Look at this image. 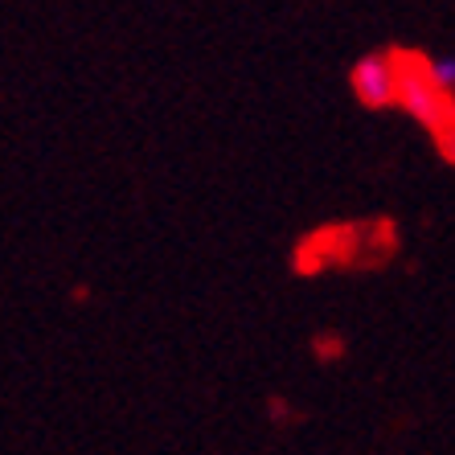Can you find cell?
<instances>
[{"mask_svg": "<svg viewBox=\"0 0 455 455\" xmlns=\"http://www.w3.org/2000/svg\"><path fill=\"white\" fill-rule=\"evenodd\" d=\"M427 75L443 86V91H455V58H431V62H427Z\"/></svg>", "mask_w": 455, "mask_h": 455, "instance_id": "obj_3", "label": "cell"}, {"mask_svg": "<svg viewBox=\"0 0 455 455\" xmlns=\"http://www.w3.org/2000/svg\"><path fill=\"white\" fill-rule=\"evenodd\" d=\"M439 152H443V156L455 164V119L443 127V132H439Z\"/></svg>", "mask_w": 455, "mask_h": 455, "instance_id": "obj_4", "label": "cell"}, {"mask_svg": "<svg viewBox=\"0 0 455 455\" xmlns=\"http://www.w3.org/2000/svg\"><path fill=\"white\" fill-rule=\"evenodd\" d=\"M398 70H403V78H398V107H406V116L419 119L427 132L439 136L455 119L451 91H443V86L435 83L427 75V62H419L411 53H398Z\"/></svg>", "mask_w": 455, "mask_h": 455, "instance_id": "obj_1", "label": "cell"}, {"mask_svg": "<svg viewBox=\"0 0 455 455\" xmlns=\"http://www.w3.org/2000/svg\"><path fill=\"white\" fill-rule=\"evenodd\" d=\"M398 53H365L353 66V95L365 107H394L398 103Z\"/></svg>", "mask_w": 455, "mask_h": 455, "instance_id": "obj_2", "label": "cell"}]
</instances>
